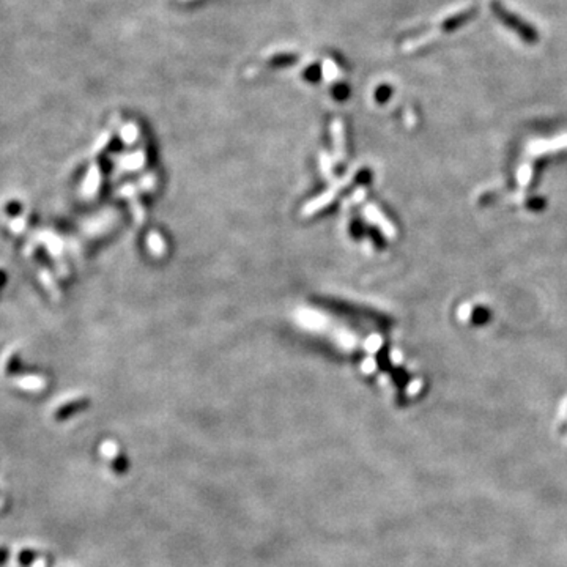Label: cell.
I'll use <instances>...</instances> for the list:
<instances>
[{
  "instance_id": "1",
  "label": "cell",
  "mask_w": 567,
  "mask_h": 567,
  "mask_svg": "<svg viewBox=\"0 0 567 567\" xmlns=\"http://www.w3.org/2000/svg\"><path fill=\"white\" fill-rule=\"evenodd\" d=\"M490 317H492V314H490V311L487 307H484V306H478V307H474L473 309V312H471V322H473V325H485L487 322H489L490 320Z\"/></svg>"
},
{
  "instance_id": "2",
  "label": "cell",
  "mask_w": 567,
  "mask_h": 567,
  "mask_svg": "<svg viewBox=\"0 0 567 567\" xmlns=\"http://www.w3.org/2000/svg\"><path fill=\"white\" fill-rule=\"evenodd\" d=\"M35 558H37V553L33 552V550H22V552L19 553V557H18V561H19L21 566L26 567V566L30 564Z\"/></svg>"
},
{
  "instance_id": "3",
  "label": "cell",
  "mask_w": 567,
  "mask_h": 567,
  "mask_svg": "<svg viewBox=\"0 0 567 567\" xmlns=\"http://www.w3.org/2000/svg\"><path fill=\"white\" fill-rule=\"evenodd\" d=\"M528 207H530V208L541 210V208L543 207V199H534V200H531V202L528 204Z\"/></svg>"
},
{
  "instance_id": "4",
  "label": "cell",
  "mask_w": 567,
  "mask_h": 567,
  "mask_svg": "<svg viewBox=\"0 0 567 567\" xmlns=\"http://www.w3.org/2000/svg\"><path fill=\"white\" fill-rule=\"evenodd\" d=\"M8 558V548L7 547H0V564H3Z\"/></svg>"
},
{
  "instance_id": "5",
  "label": "cell",
  "mask_w": 567,
  "mask_h": 567,
  "mask_svg": "<svg viewBox=\"0 0 567 567\" xmlns=\"http://www.w3.org/2000/svg\"><path fill=\"white\" fill-rule=\"evenodd\" d=\"M46 564H48V561L46 559H38L35 564H33V567H44Z\"/></svg>"
}]
</instances>
